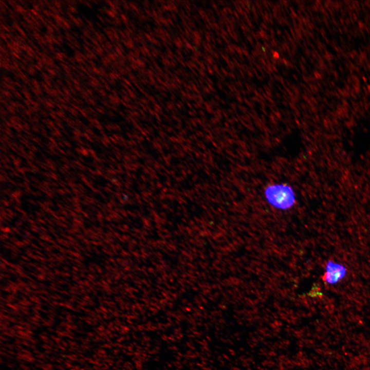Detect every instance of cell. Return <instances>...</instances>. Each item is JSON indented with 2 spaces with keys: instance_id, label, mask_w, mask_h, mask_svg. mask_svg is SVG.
I'll use <instances>...</instances> for the list:
<instances>
[{
  "instance_id": "cell-2",
  "label": "cell",
  "mask_w": 370,
  "mask_h": 370,
  "mask_svg": "<svg viewBox=\"0 0 370 370\" xmlns=\"http://www.w3.org/2000/svg\"><path fill=\"white\" fill-rule=\"evenodd\" d=\"M347 273L345 266L329 261L326 265V272L322 276L323 280L326 283L335 284L343 279Z\"/></svg>"
},
{
  "instance_id": "cell-1",
  "label": "cell",
  "mask_w": 370,
  "mask_h": 370,
  "mask_svg": "<svg viewBox=\"0 0 370 370\" xmlns=\"http://www.w3.org/2000/svg\"><path fill=\"white\" fill-rule=\"evenodd\" d=\"M264 194L267 201L277 209L287 210L295 203V193L292 188L288 184H270L266 187Z\"/></svg>"
}]
</instances>
